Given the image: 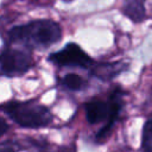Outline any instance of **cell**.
Returning <instances> with one entry per match:
<instances>
[{
	"label": "cell",
	"instance_id": "1",
	"mask_svg": "<svg viewBox=\"0 0 152 152\" xmlns=\"http://www.w3.org/2000/svg\"><path fill=\"white\" fill-rule=\"evenodd\" d=\"M7 36L12 43L23 44L28 48H46L59 42L63 33L57 21L37 19L12 27Z\"/></svg>",
	"mask_w": 152,
	"mask_h": 152
},
{
	"label": "cell",
	"instance_id": "2",
	"mask_svg": "<svg viewBox=\"0 0 152 152\" xmlns=\"http://www.w3.org/2000/svg\"><path fill=\"white\" fill-rule=\"evenodd\" d=\"M122 91L120 88H116L112 94L108 101L100 100V99H93L84 103V110L86 116L89 124L95 125L101 121H107L106 125L99 131L96 134V139L103 140L109 134L114 126V124L118 121L121 108H122V99H121Z\"/></svg>",
	"mask_w": 152,
	"mask_h": 152
},
{
	"label": "cell",
	"instance_id": "3",
	"mask_svg": "<svg viewBox=\"0 0 152 152\" xmlns=\"http://www.w3.org/2000/svg\"><path fill=\"white\" fill-rule=\"evenodd\" d=\"M17 125L24 128H42L52 122V114L49 108L34 100L8 101L0 106Z\"/></svg>",
	"mask_w": 152,
	"mask_h": 152
},
{
	"label": "cell",
	"instance_id": "4",
	"mask_svg": "<svg viewBox=\"0 0 152 152\" xmlns=\"http://www.w3.org/2000/svg\"><path fill=\"white\" fill-rule=\"evenodd\" d=\"M48 61L59 66H78L83 69L94 68L95 61L76 43H68L61 50L52 52Z\"/></svg>",
	"mask_w": 152,
	"mask_h": 152
},
{
	"label": "cell",
	"instance_id": "5",
	"mask_svg": "<svg viewBox=\"0 0 152 152\" xmlns=\"http://www.w3.org/2000/svg\"><path fill=\"white\" fill-rule=\"evenodd\" d=\"M34 64L31 53L7 48L0 52V75L7 77L20 76L27 72Z\"/></svg>",
	"mask_w": 152,
	"mask_h": 152
},
{
	"label": "cell",
	"instance_id": "6",
	"mask_svg": "<svg viewBox=\"0 0 152 152\" xmlns=\"http://www.w3.org/2000/svg\"><path fill=\"white\" fill-rule=\"evenodd\" d=\"M125 13L134 21H140L144 17H145V10L142 6L141 1L134 0V1H129L126 5V11Z\"/></svg>",
	"mask_w": 152,
	"mask_h": 152
},
{
	"label": "cell",
	"instance_id": "7",
	"mask_svg": "<svg viewBox=\"0 0 152 152\" xmlns=\"http://www.w3.org/2000/svg\"><path fill=\"white\" fill-rule=\"evenodd\" d=\"M62 84L70 89V90H81L84 88L86 86V81L77 74L71 72V74H66L63 78H62Z\"/></svg>",
	"mask_w": 152,
	"mask_h": 152
},
{
	"label": "cell",
	"instance_id": "8",
	"mask_svg": "<svg viewBox=\"0 0 152 152\" xmlns=\"http://www.w3.org/2000/svg\"><path fill=\"white\" fill-rule=\"evenodd\" d=\"M141 147L144 152H152V118L146 120L142 127Z\"/></svg>",
	"mask_w": 152,
	"mask_h": 152
},
{
	"label": "cell",
	"instance_id": "9",
	"mask_svg": "<svg viewBox=\"0 0 152 152\" xmlns=\"http://www.w3.org/2000/svg\"><path fill=\"white\" fill-rule=\"evenodd\" d=\"M23 148L24 146L15 140H6L0 142V152H19Z\"/></svg>",
	"mask_w": 152,
	"mask_h": 152
},
{
	"label": "cell",
	"instance_id": "10",
	"mask_svg": "<svg viewBox=\"0 0 152 152\" xmlns=\"http://www.w3.org/2000/svg\"><path fill=\"white\" fill-rule=\"evenodd\" d=\"M32 142L34 144V147L37 148L36 152H57V151H53L50 147L43 145V142H38V141H32ZM59 152H71V150L70 148H62V150H59Z\"/></svg>",
	"mask_w": 152,
	"mask_h": 152
},
{
	"label": "cell",
	"instance_id": "11",
	"mask_svg": "<svg viewBox=\"0 0 152 152\" xmlns=\"http://www.w3.org/2000/svg\"><path fill=\"white\" fill-rule=\"evenodd\" d=\"M7 131H8V125H7L6 120H5V119H2V118L0 116V137H1V135H4Z\"/></svg>",
	"mask_w": 152,
	"mask_h": 152
}]
</instances>
